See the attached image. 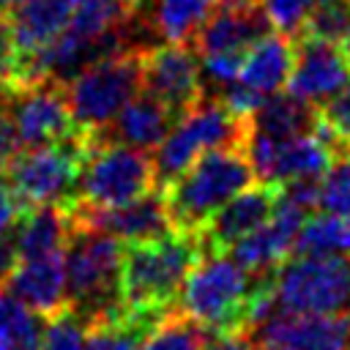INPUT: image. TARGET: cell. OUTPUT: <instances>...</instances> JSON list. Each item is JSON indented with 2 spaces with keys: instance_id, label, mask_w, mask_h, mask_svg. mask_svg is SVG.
Wrapping results in <instances>:
<instances>
[{
  "instance_id": "6da1fadb",
  "label": "cell",
  "mask_w": 350,
  "mask_h": 350,
  "mask_svg": "<svg viewBox=\"0 0 350 350\" xmlns=\"http://www.w3.org/2000/svg\"><path fill=\"white\" fill-rule=\"evenodd\" d=\"M202 257L194 235L167 232L150 241L123 243L120 262V298L126 309L170 312L178 304L180 287Z\"/></svg>"
},
{
  "instance_id": "7a4b0ae2",
  "label": "cell",
  "mask_w": 350,
  "mask_h": 350,
  "mask_svg": "<svg viewBox=\"0 0 350 350\" xmlns=\"http://www.w3.org/2000/svg\"><path fill=\"white\" fill-rule=\"evenodd\" d=\"M257 180L243 145H224L200 153L172 183L161 189L172 230L197 235L216 208Z\"/></svg>"
},
{
  "instance_id": "3957f363",
  "label": "cell",
  "mask_w": 350,
  "mask_h": 350,
  "mask_svg": "<svg viewBox=\"0 0 350 350\" xmlns=\"http://www.w3.org/2000/svg\"><path fill=\"white\" fill-rule=\"evenodd\" d=\"M123 243L101 230L71 221L63 243L66 304L82 320H98L123 309L120 298Z\"/></svg>"
},
{
  "instance_id": "277c9868",
  "label": "cell",
  "mask_w": 350,
  "mask_h": 350,
  "mask_svg": "<svg viewBox=\"0 0 350 350\" xmlns=\"http://www.w3.org/2000/svg\"><path fill=\"white\" fill-rule=\"evenodd\" d=\"M249 118H235L219 96L202 93L164 134L156 145L153 172L156 189L172 183L200 153L224 145H246L249 139Z\"/></svg>"
},
{
  "instance_id": "5b68a950",
  "label": "cell",
  "mask_w": 350,
  "mask_h": 350,
  "mask_svg": "<svg viewBox=\"0 0 350 350\" xmlns=\"http://www.w3.org/2000/svg\"><path fill=\"white\" fill-rule=\"evenodd\" d=\"M88 153L85 131L77 129L71 137L22 148L3 161V180L19 197L25 208L33 205H71L77 197V183L82 172V161Z\"/></svg>"
},
{
  "instance_id": "8992f818",
  "label": "cell",
  "mask_w": 350,
  "mask_h": 350,
  "mask_svg": "<svg viewBox=\"0 0 350 350\" xmlns=\"http://www.w3.org/2000/svg\"><path fill=\"white\" fill-rule=\"evenodd\" d=\"M85 142L88 153L71 205L118 208L156 189L153 159L148 156V150L112 139H98L93 131H85Z\"/></svg>"
},
{
  "instance_id": "52a82bcc",
  "label": "cell",
  "mask_w": 350,
  "mask_h": 350,
  "mask_svg": "<svg viewBox=\"0 0 350 350\" xmlns=\"http://www.w3.org/2000/svg\"><path fill=\"white\" fill-rule=\"evenodd\" d=\"M257 279L260 271H246L235 257L227 260L224 254H202L180 287L178 309L205 328L243 331L246 306Z\"/></svg>"
},
{
  "instance_id": "ba28073f",
  "label": "cell",
  "mask_w": 350,
  "mask_h": 350,
  "mask_svg": "<svg viewBox=\"0 0 350 350\" xmlns=\"http://www.w3.org/2000/svg\"><path fill=\"white\" fill-rule=\"evenodd\" d=\"M63 90L77 129L96 131L107 126L118 109L142 90V46H126L90 63L71 77Z\"/></svg>"
},
{
  "instance_id": "9c48e42d",
  "label": "cell",
  "mask_w": 350,
  "mask_h": 350,
  "mask_svg": "<svg viewBox=\"0 0 350 350\" xmlns=\"http://www.w3.org/2000/svg\"><path fill=\"white\" fill-rule=\"evenodd\" d=\"M276 309L350 312V254H301L276 268Z\"/></svg>"
},
{
  "instance_id": "30bf717a",
  "label": "cell",
  "mask_w": 350,
  "mask_h": 350,
  "mask_svg": "<svg viewBox=\"0 0 350 350\" xmlns=\"http://www.w3.org/2000/svg\"><path fill=\"white\" fill-rule=\"evenodd\" d=\"M5 118L16 134L19 150L57 142L77 131L63 82L55 79H36L19 88H8Z\"/></svg>"
},
{
  "instance_id": "8fae6325",
  "label": "cell",
  "mask_w": 350,
  "mask_h": 350,
  "mask_svg": "<svg viewBox=\"0 0 350 350\" xmlns=\"http://www.w3.org/2000/svg\"><path fill=\"white\" fill-rule=\"evenodd\" d=\"M252 350H350V312H282L246 331Z\"/></svg>"
},
{
  "instance_id": "7c38bea8",
  "label": "cell",
  "mask_w": 350,
  "mask_h": 350,
  "mask_svg": "<svg viewBox=\"0 0 350 350\" xmlns=\"http://www.w3.org/2000/svg\"><path fill=\"white\" fill-rule=\"evenodd\" d=\"M243 148L254 167V175L265 183H284L290 178H304V175L320 178L331 170L336 159V153L312 131L284 139H271L249 129V139Z\"/></svg>"
},
{
  "instance_id": "4fadbf2b",
  "label": "cell",
  "mask_w": 350,
  "mask_h": 350,
  "mask_svg": "<svg viewBox=\"0 0 350 350\" xmlns=\"http://www.w3.org/2000/svg\"><path fill=\"white\" fill-rule=\"evenodd\" d=\"M142 90L164 101L180 118L202 93L200 55L191 44H156L142 49Z\"/></svg>"
},
{
  "instance_id": "5bb4252c",
  "label": "cell",
  "mask_w": 350,
  "mask_h": 350,
  "mask_svg": "<svg viewBox=\"0 0 350 350\" xmlns=\"http://www.w3.org/2000/svg\"><path fill=\"white\" fill-rule=\"evenodd\" d=\"M279 183H252L232 194L221 208L211 213L202 230L194 235L202 254H224L230 252L243 235L260 227L276 208Z\"/></svg>"
},
{
  "instance_id": "9a60e30c",
  "label": "cell",
  "mask_w": 350,
  "mask_h": 350,
  "mask_svg": "<svg viewBox=\"0 0 350 350\" xmlns=\"http://www.w3.org/2000/svg\"><path fill=\"white\" fill-rule=\"evenodd\" d=\"M71 221L101 230L115 235L120 243L131 241H150L159 235L172 232V219L164 202L161 189H153L126 205L118 208H85V205H71L68 208Z\"/></svg>"
},
{
  "instance_id": "2e32d148",
  "label": "cell",
  "mask_w": 350,
  "mask_h": 350,
  "mask_svg": "<svg viewBox=\"0 0 350 350\" xmlns=\"http://www.w3.org/2000/svg\"><path fill=\"white\" fill-rule=\"evenodd\" d=\"M295 57L287 77V93L320 107L336 90L350 82V66L345 49L312 36H293Z\"/></svg>"
},
{
  "instance_id": "e0dca14e",
  "label": "cell",
  "mask_w": 350,
  "mask_h": 350,
  "mask_svg": "<svg viewBox=\"0 0 350 350\" xmlns=\"http://www.w3.org/2000/svg\"><path fill=\"white\" fill-rule=\"evenodd\" d=\"M271 27L265 8L260 0H238V3H221L211 11V16L197 30L191 46L197 55L211 52H238L246 55L249 46L262 38Z\"/></svg>"
},
{
  "instance_id": "ac0fdd59",
  "label": "cell",
  "mask_w": 350,
  "mask_h": 350,
  "mask_svg": "<svg viewBox=\"0 0 350 350\" xmlns=\"http://www.w3.org/2000/svg\"><path fill=\"white\" fill-rule=\"evenodd\" d=\"M304 219H306V211L279 194L273 213L260 227H254L249 235H243L230 252L252 273L279 268L290 257L293 241H295Z\"/></svg>"
},
{
  "instance_id": "d6986e66",
  "label": "cell",
  "mask_w": 350,
  "mask_h": 350,
  "mask_svg": "<svg viewBox=\"0 0 350 350\" xmlns=\"http://www.w3.org/2000/svg\"><path fill=\"white\" fill-rule=\"evenodd\" d=\"M211 11L213 0H137L131 5V30L159 44H191Z\"/></svg>"
},
{
  "instance_id": "ffe728a7",
  "label": "cell",
  "mask_w": 350,
  "mask_h": 350,
  "mask_svg": "<svg viewBox=\"0 0 350 350\" xmlns=\"http://www.w3.org/2000/svg\"><path fill=\"white\" fill-rule=\"evenodd\" d=\"M5 290L38 312L44 320L63 312L66 304V268L63 249L30 260H16L11 276L5 279Z\"/></svg>"
},
{
  "instance_id": "44dd1931",
  "label": "cell",
  "mask_w": 350,
  "mask_h": 350,
  "mask_svg": "<svg viewBox=\"0 0 350 350\" xmlns=\"http://www.w3.org/2000/svg\"><path fill=\"white\" fill-rule=\"evenodd\" d=\"M175 120H178L175 112L164 101H159L148 90H139L118 109V115L107 126L96 129L93 134L98 139L123 142L139 150H156V145L164 139V134L172 129Z\"/></svg>"
},
{
  "instance_id": "7402d4cb",
  "label": "cell",
  "mask_w": 350,
  "mask_h": 350,
  "mask_svg": "<svg viewBox=\"0 0 350 350\" xmlns=\"http://www.w3.org/2000/svg\"><path fill=\"white\" fill-rule=\"evenodd\" d=\"M16 55H30L68 25V0H16L5 14Z\"/></svg>"
},
{
  "instance_id": "603a6c76",
  "label": "cell",
  "mask_w": 350,
  "mask_h": 350,
  "mask_svg": "<svg viewBox=\"0 0 350 350\" xmlns=\"http://www.w3.org/2000/svg\"><path fill=\"white\" fill-rule=\"evenodd\" d=\"M293 57H295L293 36L279 33V30H268L243 55V66H241L238 79L243 85L271 96V93L284 88L290 68H293Z\"/></svg>"
},
{
  "instance_id": "cb8c5ba5",
  "label": "cell",
  "mask_w": 350,
  "mask_h": 350,
  "mask_svg": "<svg viewBox=\"0 0 350 350\" xmlns=\"http://www.w3.org/2000/svg\"><path fill=\"white\" fill-rule=\"evenodd\" d=\"M68 227H71L68 208L57 202H46V205L25 208L19 221L8 232V238L14 241L16 257L30 260V257H41L63 249L68 238Z\"/></svg>"
},
{
  "instance_id": "d4e9b609",
  "label": "cell",
  "mask_w": 350,
  "mask_h": 350,
  "mask_svg": "<svg viewBox=\"0 0 350 350\" xmlns=\"http://www.w3.org/2000/svg\"><path fill=\"white\" fill-rule=\"evenodd\" d=\"M314 112H317L314 104L295 98L293 93L276 90V96L273 93L265 96V101L257 107V112L249 120H252V131L271 137V139H284V137L312 131Z\"/></svg>"
},
{
  "instance_id": "484cf974",
  "label": "cell",
  "mask_w": 350,
  "mask_h": 350,
  "mask_svg": "<svg viewBox=\"0 0 350 350\" xmlns=\"http://www.w3.org/2000/svg\"><path fill=\"white\" fill-rule=\"evenodd\" d=\"M41 339V314L0 287V350H38Z\"/></svg>"
},
{
  "instance_id": "4316f807",
  "label": "cell",
  "mask_w": 350,
  "mask_h": 350,
  "mask_svg": "<svg viewBox=\"0 0 350 350\" xmlns=\"http://www.w3.org/2000/svg\"><path fill=\"white\" fill-rule=\"evenodd\" d=\"M131 22V8L123 0H68V25L66 30L98 38L109 30L126 27Z\"/></svg>"
},
{
  "instance_id": "83f0119b",
  "label": "cell",
  "mask_w": 350,
  "mask_h": 350,
  "mask_svg": "<svg viewBox=\"0 0 350 350\" xmlns=\"http://www.w3.org/2000/svg\"><path fill=\"white\" fill-rule=\"evenodd\" d=\"M208 328L180 309H170L139 342L137 350H202Z\"/></svg>"
},
{
  "instance_id": "f1b7e54d",
  "label": "cell",
  "mask_w": 350,
  "mask_h": 350,
  "mask_svg": "<svg viewBox=\"0 0 350 350\" xmlns=\"http://www.w3.org/2000/svg\"><path fill=\"white\" fill-rule=\"evenodd\" d=\"M345 230H347V219L336 216V213H317L304 219L290 257H301V254H331V252H345Z\"/></svg>"
},
{
  "instance_id": "f546056e",
  "label": "cell",
  "mask_w": 350,
  "mask_h": 350,
  "mask_svg": "<svg viewBox=\"0 0 350 350\" xmlns=\"http://www.w3.org/2000/svg\"><path fill=\"white\" fill-rule=\"evenodd\" d=\"M298 36L345 46L350 41V0H314Z\"/></svg>"
},
{
  "instance_id": "4dcf8cb0",
  "label": "cell",
  "mask_w": 350,
  "mask_h": 350,
  "mask_svg": "<svg viewBox=\"0 0 350 350\" xmlns=\"http://www.w3.org/2000/svg\"><path fill=\"white\" fill-rule=\"evenodd\" d=\"M320 208L350 219V148H345L325 172L320 186Z\"/></svg>"
},
{
  "instance_id": "1f68e13d",
  "label": "cell",
  "mask_w": 350,
  "mask_h": 350,
  "mask_svg": "<svg viewBox=\"0 0 350 350\" xmlns=\"http://www.w3.org/2000/svg\"><path fill=\"white\" fill-rule=\"evenodd\" d=\"M38 350H88L82 320L68 306L46 317V328H44V339Z\"/></svg>"
},
{
  "instance_id": "d6a6232c",
  "label": "cell",
  "mask_w": 350,
  "mask_h": 350,
  "mask_svg": "<svg viewBox=\"0 0 350 350\" xmlns=\"http://www.w3.org/2000/svg\"><path fill=\"white\" fill-rule=\"evenodd\" d=\"M260 3H262L265 16H268L273 30L287 33V36H298L314 0H260Z\"/></svg>"
},
{
  "instance_id": "836d02e7",
  "label": "cell",
  "mask_w": 350,
  "mask_h": 350,
  "mask_svg": "<svg viewBox=\"0 0 350 350\" xmlns=\"http://www.w3.org/2000/svg\"><path fill=\"white\" fill-rule=\"evenodd\" d=\"M317 109L325 118V123L331 126V131L336 134L339 153L345 148H350V82L342 90H336L331 98H325Z\"/></svg>"
},
{
  "instance_id": "e575fe53",
  "label": "cell",
  "mask_w": 350,
  "mask_h": 350,
  "mask_svg": "<svg viewBox=\"0 0 350 350\" xmlns=\"http://www.w3.org/2000/svg\"><path fill=\"white\" fill-rule=\"evenodd\" d=\"M200 57H202L200 71L219 88L235 82L241 74V66H243V55H238V52H211V55H200Z\"/></svg>"
},
{
  "instance_id": "d590c367",
  "label": "cell",
  "mask_w": 350,
  "mask_h": 350,
  "mask_svg": "<svg viewBox=\"0 0 350 350\" xmlns=\"http://www.w3.org/2000/svg\"><path fill=\"white\" fill-rule=\"evenodd\" d=\"M219 98H221V104L235 118H252L257 112V107L265 101V93H260V90L249 88V85H243L241 79H235V82H230V85L221 88Z\"/></svg>"
},
{
  "instance_id": "8d00e7d4",
  "label": "cell",
  "mask_w": 350,
  "mask_h": 350,
  "mask_svg": "<svg viewBox=\"0 0 350 350\" xmlns=\"http://www.w3.org/2000/svg\"><path fill=\"white\" fill-rule=\"evenodd\" d=\"M320 186H323L320 178L304 175V178H290V180L279 183V194L304 211H314V208H320Z\"/></svg>"
},
{
  "instance_id": "74e56055",
  "label": "cell",
  "mask_w": 350,
  "mask_h": 350,
  "mask_svg": "<svg viewBox=\"0 0 350 350\" xmlns=\"http://www.w3.org/2000/svg\"><path fill=\"white\" fill-rule=\"evenodd\" d=\"M202 350H252L249 336L235 328H208Z\"/></svg>"
},
{
  "instance_id": "f35d334b",
  "label": "cell",
  "mask_w": 350,
  "mask_h": 350,
  "mask_svg": "<svg viewBox=\"0 0 350 350\" xmlns=\"http://www.w3.org/2000/svg\"><path fill=\"white\" fill-rule=\"evenodd\" d=\"M16 46H14V38H11V30L5 25V16L0 14V82L8 85L16 74Z\"/></svg>"
},
{
  "instance_id": "ab89813d",
  "label": "cell",
  "mask_w": 350,
  "mask_h": 350,
  "mask_svg": "<svg viewBox=\"0 0 350 350\" xmlns=\"http://www.w3.org/2000/svg\"><path fill=\"white\" fill-rule=\"evenodd\" d=\"M25 205L19 202V197L5 186V180L0 183V235H8L14 230V224L19 221Z\"/></svg>"
},
{
  "instance_id": "60d3db41",
  "label": "cell",
  "mask_w": 350,
  "mask_h": 350,
  "mask_svg": "<svg viewBox=\"0 0 350 350\" xmlns=\"http://www.w3.org/2000/svg\"><path fill=\"white\" fill-rule=\"evenodd\" d=\"M16 249H14V241L8 235H0V287L5 284V279L11 276L14 265H16Z\"/></svg>"
},
{
  "instance_id": "b9f144b4",
  "label": "cell",
  "mask_w": 350,
  "mask_h": 350,
  "mask_svg": "<svg viewBox=\"0 0 350 350\" xmlns=\"http://www.w3.org/2000/svg\"><path fill=\"white\" fill-rule=\"evenodd\" d=\"M5 112H8V88L0 82V120L5 118Z\"/></svg>"
},
{
  "instance_id": "7bdbcfd3",
  "label": "cell",
  "mask_w": 350,
  "mask_h": 350,
  "mask_svg": "<svg viewBox=\"0 0 350 350\" xmlns=\"http://www.w3.org/2000/svg\"><path fill=\"white\" fill-rule=\"evenodd\" d=\"M14 3H16V0H0V14H5V11L14 5Z\"/></svg>"
},
{
  "instance_id": "ee69618b",
  "label": "cell",
  "mask_w": 350,
  "mask_h": 350,
  "mask_svg": "<svg viewBox=\"0 0 350 350\" xmlns=\"http://www.w3.org/2000/svg\"><path fill=\"white\" fill-rule=\"evenodd\" d=\"M213 3H219V5H221V3H238V0H213Z\"/></svg>"
},
{
  "instance_id": "f6af8a7d",
  "label": "cell",
  "mask_w": 350,
  "mask_h": 350,
  "mask_svg": "<svg viewBox=\"0 0 350 350\" xmlns=\"http://www.w3.org/2000/svg\"><path fill=\"white\" fill-rule=\"evenodd\" d=\"M123 3H126V5H129V8H131V5H134V3H137V0H123Z\"/></svg>"
},
{
  "instance_id": "bcb514c9",
  "label": "cell",
  "mask_w": 350,
  "mask_h": 350,
  "mask_svg": "<svg viewBox=\"0 0 350 350\" xmlns=\"http://www.w3.org/2000/svg\"><path fill=\"white\" fill-rule=\"evenodd\" d=\"M0 172H3V156H0Z\"/></svg>"
}]
</instances>
